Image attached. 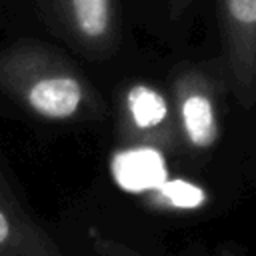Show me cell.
Masks as SVG:
<instances>
[{
    "label": "cell",
    "instance_id": "8",
    "mask_svg": "<svg viewBox=\"0 0 256 256\" xmlns=\"http://www.w3.org/2000/svg\"><path fill=\"white\" fill-rule=\"evenodd\" d=\"M8 234H10V226H8V220H6V216L0 212V244L8 238Z\"/></svg>",
    "mask_w": 256,
    "mask_h": 256
},
{
    "label": "cell",
    "instance_id": "4",
    "mask_svg": "<svg viewBox=\"0 0 256 256\" xmlns=\"http://www.w3.org/2000/svg\"><path fill=\"white\" fill-rule=\"evenodd\" d=\"M128 102L132 108L134 122L140 128H150L156 126L164 120L166 116V104L160 94L146 86H136L128 92Z\"/></svg>",
    "mask_w": 256,
    "mask_h": 256
},
{
    "label": "cell",
    "instance_id": "7",
    "mask_svg": "<svg viewBox=\"0 0 256 256\" xmlns=\"http://www.w3.org/2000/svg\"><path fill=\"white\" fill-rule=\"evenodd\" d=\"M228 8L242 24H252L256 20V0H228Z\"/></svg>",
    "mask_w": 256,
    "mask_h": 256
},
{
    "label": "cell",
    "instance_id": "2",
    "mask_svg": "<svg viewBox=\"0 0 256 256\" xmlns=\"http://www.w3.org/2000/svg\"><path fill=\"white\" fill-rule=\"evenodd\" d=\"M80 96L78 82L66 76L40 80L28 94L34 110L48 118H66L74 114L80 104Z\"/></svg>",
    "mask_w": 256,
    "mask_h": 256
},
{
    "label": "cell",
    "instance_id": "1",
    "mask_svg": "<svg viewBox=\"0 0 256 256\" xmlns=\"http://www.w3.org/2000/svg\"><path fill=\"white\" fill-rule=\"evenodd\" d=\"M112 174L116 182L130 192L160 188L166 182L164 160L152 148H138L116 154L112 160Z\"/></svg>",
    "mask_w": 256,
    "mask_h": 256
},
{
    "label": "cell",
    "instance_id": "5",
    "mask_svg": "<svg viewBox=\"0 0 256 256\" xmlns=\"http://www.w3.org/2000/svg\"><path fill=\"white\" fill-rule=\"evenodd\" d=\"M78 26L88 36H100L108 24V0H72Z\"/></svg>",
    "mask_w": 256,
    "mask_h": 256
},
{
    "label": "cell",
    "instance_id": "3",
    "mask_svg": "<svg viewBox=\"0 0 256 256\" xmlns=\"http://www.w3.org/2000/svg\"><path fill=\"white\" fill-rule=\"evenodd\" d=\"M182 116H184L186 132L196 146L212 144L216 136V124H214V114L208 98L190 96L182 106Z\"/></svg>",
    "mask_w": 256,
    "mask_h": 256
},
{
    "label": "cell",
    "instance_id": "6",
    "mask_svg": "<svg viewBox=\"0 0 256 256\" xmlns=\"http://www.w3.org/2000/svg\"><path fill=\"white\" fill-rule=\"evenodd\" d=\"M160 192L162 196H166L174 206H180V208H196L204 202V192L194 186V184H188L184 180H172V182H164L160 186Z\"/></svg>",
    "mask_w": 256,
    "mask_h": 256
}]
</instances>
